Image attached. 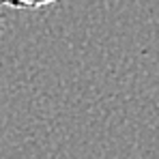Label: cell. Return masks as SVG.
<instances>
[{"instance_id": "6da1fadb", "label": "cell", "mask_w": 159, "mask_h": 159, "mask_svg": "<svg viewBox=\"0 0 159 159\" xmlns=\"http://www.w3.org/2000/svg\"><path fill=\"white\" fill-rule=\"evenodd\" d=\"M58 0H2L4 7H11V9H26V11H34V9H43V7H50Z\"/></svg>"}, {"instance_id": "7a4b0ae2", "label": "cell", "mask_w": 159, "mask_h": 159, "mask_svg": "<svg viewBox=\"0 0 159 159\" xmlns=\"http://www.w3.org/2000/svg\"><path fill=\"white\" fill-rule=\"evenodd\" d=\"M0 7H2V0H0ZM0 30H2V11H0Z\"/></svg>"}]
</instances>
